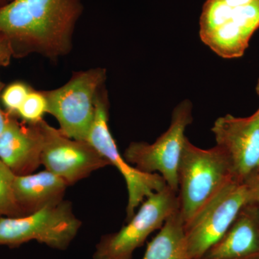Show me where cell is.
I'll use <instances>...</instances> for the list:
<instances>
[{
  "instance_id": "obj_19",
  "label": "cell",
  "mask_w": 259,
  "mask_h": 259,
  "mask_svg": "<svg viewBox=\"0 0 259 259\" xmlns=\"http://www.w3.org/2000/svg\"><path fill=\"white\" fill-rule=\"evenodd\" d=\"M13 57V51L8 37L0 32V67L8 66Z\"/></svg>"
},
{
  "instance_id": "obj_24",
  "label": "cell",
  "mask_w": 259,
  "mask_h": 259,
  "mask_svg": "<svg viewBox=\"0 0 259 259\" xmlns=\"http://www.w3.org/2000/svg\"><path fill=\"white\" fill-rule=\"evenodd\" d=\"M255 90H256V93H257V94H258V96H259V79H258V83H257L256 89H255ZM257 111H258L259 112V109L258 110H257Z\"/></svg>"
},
{
  "instance_id": "obj_18",
  "label": "cell",
  "mask_w": 259,
  "mask_h": 259,
  "mask_svg": "<svg viewBox=\"0 0 259 259\" xmlns=\"http://www.w3.org/2000/svg\"><path fill=\"white\" fill-rule=\"evenodd\" d=\"M32 90L31 87L23 81H15L5 87L1 95V102L5 112L18 117L19 109Z\"/></svg>"
},
{
  "instance_id": "obj_17",
  "label": "cell",
  "mask_w": 259,
  "mask_h": 259,
  "mask_svg": "<svg viewBox=\"0 0 259 259\" xmlns=\"http://www.w3.org/2000/svg\"><path fill=\"white\" fill-rule=\"evenodd\" d=\"M48 113V102L44 91L32 90L19 109L18 117L28 124H35L44 120Z\"/></svg>"
},
{
  "instance_id": "obj_3",
  "label": "cell",
  "mask_w": 259,
  "mask_h": 259,
  "mask_svg": "<svg viewBox=\"0 0 259 259\" xmlns=\"http://www.w3.org/2000/svg\"><path fill=\"white\" fill-rule=\"evenodd\" d=\"M106 78V69L95 68L75 72L61 88L44 91L48 113L58 120L63 134L71 139L86 141Z\"/></svg>"
},
{
  "instance_id": "obj_21",
  "label": "cell",
  "mask_w": 259,
  "mask_h": 259,
  "mask_svg": "<svg viewBox=\"0 0 259 259\" xmlns=\"http://www.w3.org/2000/svg\"><path fill=\"white\" fill-rule=\"evenodd\" d=\"M253 190V202L256 204L259 209V177L250 182Z\"/></svg>"
},
{
  "instance_id": "obj_14",
  "label": "cell",
  "mask_w": 259,
  "mask_h": 259,
  "mask_svg": "<svg viewBox=\"0 0 259 259\" xmlns=\"http://www.w3.org/2000/svg\"><path fill=\"white\" fill-rule=\"evenodd\" d=\"M68 186L64 180L47 170L15 175L13 183L15 199L23 216L64 200Z\"/></svg>"
},
{
  "instance_id": "obj_7",
  "label": "cell",
  "mask_w": 259,
  "mask_h": 259,
  "mask_svg": "<svg viewBox=\"0 0 259 259\" xmlns=\"http://www.w3.org/2000/svg\"><path fill=\"white\" fill-rule=\"evenodd\" d=\"M179 209L178 194L166 185L145 199L139 211L120 231L102 237L93 259H132L135 250Z\"/></svg>"
},
{
  "instance_id": "obj_4",
  "label": "cell",
  "mask_w": 259,
  "mask_h": 259,
  "mask_svg": "<svg viewBox=\"0 0 259 259\" xmlns=\"http://www.w3.org/2000/svg\"><path fill=\"white\" fill-rule=\"evenodd\" d=\"M259 28V0L238 5L225 0H207L202 8V41L224 59L241 57Z\"/></svg>"
},
{
  "instance_id": "obj_13",
  "label": "cell",
  "mask_w": 259,
  "mask_h": 259,
  "mask_svg": "<svg viewBox=\"0 0 259 259\" xmlns=\"http://www.w3.org/2000/svg\"><path fill=\"white\" fill-rule=\"evenodd\" d=\"M259 255V209L253 202L242 207L221 238L200 259H248Z\"/></svg>"
},
{
  "instance_id": "obj_20",
  "label": "cell",
  "mask_w": 259,
  "mask_h": 259,
  "mask_svg": "<svg viewBox=\"0 0 259 259\" xmlns=\"http://www.w3.org/2000/svg\"><path fill=\"white\" fill-rule=\"evenodd\" d=\"M5 88V83L0 80V100H1L2 93H3V90H4ZM7 120H8V114L4 110H2L1 106H0V136L4 131Z\"/></svg>"
},
{
  "instance_id": "obj_25",
  "label": "cell",
  "mask_w": 259,
  "mask_h": 259,
  "mask_svg": "<svg viewBox=\"0 0 259 259\" xmlns=\"http://www.w3.org/2000/svg\"><path fill=\"white\" fill-rule=\"evenodd\" d=\"M248 259H259V255H257V256L252 257V258Z\"/></svg>"
},
{
  "instance_id": "obj_23",
  "label": "cell",
  "mask_w": 259,
  "mask_h": 259,
  "mask_svg": "<svg viewBox=\"0 0 259 259\" xmlns=\"http://www.w3.org/2000/svg\"><path fill=\"white\" fill-rule=\"evenodd\" d=\"M7 3L5 0H0V7L4 6V5H6Z\"/></svg>"
},
{
  "instance_id": "obj_2",
  "label": "cell",
  "mask_w": 259,
  "mask_h": 259,
  "mask_svg": "<svg viewBox=\"0 0 259 259\" xmlns=\"http://www.w3.org/2000/svg\"><path fill=\"white\" fill-rule=\"evenodd\" d=\"M180 211L185 225L233 180L223 151L214 146L202 149L186 138L178 171Z\"/></svg>"
},
{
  "instance_id": "obj_6",
  "label": "cell",
  "mask_w": 259,
  "mask_h": 259,
  "mask_svg": "<svg viewBox=\"0 0 259 259\" xmlns=\"http://www.w3.org/2000/svg\"><path fill=\"white\" fill-rule=\"evenodd\" d=\"M193 120L192 104L180 102L172 112L169 127L153 144L133 142L126 148L123 157L139 171L159 174L166 185L178 194L177 171L186 139L185 131Z\"/></svg>"
},
{
  "instance_id": "obj_22",
  "label": "cell",
  "mask_w": 259,
  "mask_h": 259,
  "mask_svg": "<svg viewBox=\"0 0 259 259\" xmlns=\"http://www.w3.org/2000/svg\"><path fill=\"white\" fill-rule=\"evenodd\" d=\"M228 3H233L238 5H249L255 0H226Z\"/></svg>"
},
{
  "instance_id": "obj_5",
  "label": "cell",
  "mask_w": 259,
  "mask_h": 259,
  "mask_svg": "<svg viewBox=\"0 0 259 259\" xmlns=\"http://www.w3.org/2000/svg\"><path fill=\"white\" fill-rule=\"evenodd\" d=\"M81 226L71 202L62 200L22 217L0 218V245L15 248L35 240L63 250L69 246Z\"/></svg>"
},
{
  "instance_id": "obj_16",
  "label": "cell",
  "mask_w": 259,
  "mask_h": 259,
  "mask_svg": "<svg viewBox=\"0 0 259 259\" xmlns=\"http://www.w3.org/2000/svg\"><path fill=\"white\" fill-rule=\"evenodd\" d=\"M15 175L0 160V218L23 216L14 194Z\"/></svg>"
},
{
  "instance_id": "obj_12",
  "label": "cell",
  "mask_w": 259,
  "mask_h": 259,
  "mask_svg": "<svg viewBox=\"0 0 259 259\" xmlns=\"http://www.w3.org/2000/svg\"><path fill=\"white\" fill-rule=\"evenodd\" d=\"M42 136L37 123L28 124L8 115L0 136V160L15 175H30L41 164Z\"/></svg>"
},
{
  "instance_id": "obj_10",
  "label": "cell",
  "mask_w": 259,
  "mask_h": 259,
  "mask_svg": "<svg viewBox=\"0 0 259 259\" xmlns=\"http://www.w3.org/2000/svg\"><path fill=\"white\" fill-rule=\"evenodd\" d=\"M42 136L40 161L47 171L72 185L110 163L90 143L68 137L42 120L37 122Z\"/></svg>"
},
{
  "instance_id": "obj_9",
  "label": "cell",
  "mask_w": 259,
  "mask_h": 259,
  "mask_svg": "<svg viewBox=\"0 0 259 259\" xmlns=\"http://www.w3.org/2000/svg\"><path fill=\"white\" fill-rule=\"evenodd\" d=\"M109 107L108 93L105 88L97 99L95 118L86 141L110 163V166L117 168L125 179L128 193L126 207L127 223L145 199L164 188L166 184L159 174H147L139 171L121 156L109 127Z\"/></svg>"
},
{
  "instance_id": "obj_26",
  "label": "cell",
  "mask_w": 259,
  "mask_h": 259,
  "mask_svg": "<svg viewBox=\"0 0 259 259\" xmlns=\"http://www.w3.org/2000/svg\"><path fill=\"white\" fill-rule=\"evenodd\" d=\"M5 1H6L7 4H8V3H10V2L13 1V0H5Z\"/></svg>"
},
{
  "instance_id": "obj_1",
  "label": "cell",
  "mask_w": 259,
  "mask_h": 259,
  "mask_svg": "<svg viewBox=\"0 0 259 259\" xmlns=\"http://www.w3.org/2000/svg\"><path fill=\"white\" fill-rule=\"evenodd\" d=\"M83 12L81 0H13L0 7V32L16 59L40 54L51 60L67 55Z\"/></svg>"
},
{
  "instance_id": "obj_11",
  "label": "cell",
  "mask_w": 259,
  "mask_h": 259,
  "mask_svg": "<svg viewBox=\"0 0 259 259\" xmlns=\"http://www.w3.org/2000/svg\"><path fill=\"white\" fill-rule=\"evenodd\" d=\"M212 131L233 180L240 183L254 180L259 173V112L248 117L223 116L214 122Z\"/></svg>"
},
{
  "instance_id": "obj_15",
  "label": "cell",
  "mask_w": 259,
  "mask_h": 259,
  "mask_svg": "<svg viewBox=\"0 0 259 259\" xmlns=\"http://www.w3.org/2000/svg\"><path fill=\"white\" fill-rule=\"evenodd\" d=\"M143 259H192L180 209L167 218L158 234L148 243Z\"/></svg>"
},
{
  "instance_id": "obj_8",
  "label": "cell",
  "mask_w": 259,
  "mask_h": 259,
  "mask_svg": "<svg viewBox=\"0 0 259 259\" xmlns=\"http://www.w3.org/2000/svg\"><path fill=\"white\" fill-rule=\"evenodd\" d=\"M250 182L234 180L224 187L198 214L185 225L189 253L192 259H200L230 228L245 204L253 202Z\"/></svg>"
},
{
  "instance_id": "obj_27",
  "label": "cell",
  "mask_w": 259,
  "mask_h": 259,
  "mask_svg": "<svg viewBox=\"0 0 259 259\" xmlns=\"http://www.w3.org/2000/svg\"><path fill=\"white\" fill-rule=\"evenodd\" d=\"M259 177V173H258V176H257V177Z\"/></svg>"
}]
</instances>
